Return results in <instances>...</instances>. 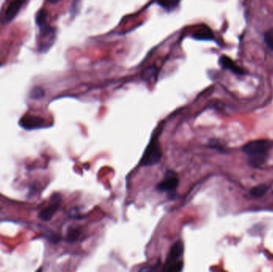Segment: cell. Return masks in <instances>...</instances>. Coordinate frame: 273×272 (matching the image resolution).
<instances>
[{
    "label": "cell",
    "mask_w": 273,
    "mask_h": 272,
    "mask_svg": "<svg viewBox=\"0 0 273 272\" xmlns=\"http://www.w3.org/2000/svg\"><path fill=\"white\" fill-rule=\"evenodd\" d=\"M45 124V120L40 117L34 116V115H26L21 118L19 121V125L23 129L26 130H35L43 127Z\"/></svg>",
    "instance_id": "cell-5"
},
{
    "label": "cell",
    "mask_w": 273,
    "mask_h": 272,
    "mask_svg": "<svg viewBox=\"0 0 273 272\" xmlns=\"http://www.w3.org/2000/svg\"><path fill=\"white\" fill-rule=\"evenodd\" d=\"M268 191V186L265 185H258L257 187L253 188L251 190V194L253 197H261L265 195L266 192Z\"/></svg>",
    "instance_id": "cell-10"
},
{
    "label": "cell",
    "mask_w": 273,
    "mask_h": 272,
    "mask_svg": "<svg viewBox=\"0 0 273 272\" xmlns=\"http://www.w3.org/2000/svg\"><path fill=\"white\" fill-rule=\"evenodd\" d=\"M184 244L182 240H178L172 246L167 260L161 272H181L183 268V261L180 258L183 256Z\"/></svg>",
    "instance_id": "cell-2"
},
{
    "label": "cell",
    "mask_w": 273,
    "mask_h": 272,
    "mask_svg": "<svg viewBox=\"0 0 273 272\" xmlns=\"http://www.w3.org/2000/svg\"><path fill=\"white\" fill-rule=\"evenodd\" d=\"M24 3V1H13L10 2L5 11L4 21L10 22L18 14V11Z\"/></svg>",
    "instance_id": "cell-8"
},
{
    "label": "cell",
    "mask_w": 273,
    "mask_h": 272,
    "mask_svg": "<svg viewBox=\"0 0 273 272\" xmlns=\"http://www.w3.org/2000/svg\"><path fill=\"white\" fill-rule=\"evenodd\" d=\"M179 184V178L176 172L167 170L162 181L157 186V189L160 192L171 193L175 191Z\"/></svg>",
    "instance_id": "cell-4"
},
{
    "label": "cell",
    "mask_w": 273,
    "mask_h": 272,
    "mask_svg": "<svg viewBox=\"0 0 273 272\" xmlns=\"http://www.w3.org/2000/svg\"><path fill=\"white\" fill-rule=\"evenodd\" d=\"M220 64L224 69H229L230 71L233 72L236 74L242 75L245 74V71L241 67L237 66L234 62L232 61L230 58L227 56H221L220 59Z\"/></svg>",
    "instance_id": "cell-7"
},
{
    "label": "cell",
    "mask_w": 273,
    "mask_h": 272,
    "mask_svg": "<svg viewBox=\"0 0 273 272\" xmlns=\"http://www.w3.org/2000/svg\"><path fill=\"white\" fill-rule=\"evenodd\" d=\"M162 152L157 139L151 140L141 160L142 166H152L161 161Z\"/></svg>",
    "instance_id": "cell-3"
},
{
    "label": "cell",
    "mask_w": 273,
    "mask_h": 272,
    "mask_svg": "<svg viewBox=\"0 0 273 272\" xmlns=\"http://www.w3.org/2000/svg\"><path fill=\"white\" fill-rule=\"evenodd\" d=\"M271 148V143L269 140H253L247 143L243 147V152L249 156L251 165L254 167L261 166L266 161L268 152Z\"/></svg>",
    "instance_id": "cell-1"
},
{
    "label": "cell",
    "mask_w": 273,
    "mask_h": 272,
    "mask_svg": "<svg viewBox=\"0 0 273 272\" xmlns=\"http://www.w3.org/2000/svg\"><path fill=\"white\" fill-rule=\"evenodd\" d=\"M265 42L269 49L273 51V28H270L265 33Z\"/></svg>",
    "instance_id": "cell-13"
},
{
    "label": "cell",
    "mask_w": 273,
    "mask_h": 272,
    "mask_svg": "<svg viewBox=\"0 0 273 272\" xmlns=\"http://www.w3.org/2000/svg\"><path fill=\"white\" fill-rule=\"evenodd\" d=\"M82 235V231L79 228H70L68 231V241L73 242L78 240V238Z\"/></svg>",
    "instance_id": "cell-11"
},
{
    "label": "cell",
    "mask_w": 273,
    "mask_h": 272,
    "mask_svg": "<svg viewBox=\"0 0 273 272\" xmlns=\"http://www.w3.org/2000/svg\"><path fill=\"white\" fill-rule=\"evenodd\" d=\"M194 37L195 39H201V40H209V39H212L213 35L208 27H205V28L202 29L201 31L195 33Z\"/></svg>",
    "instance_id": "cell-9"
},
{
    "label": "cell",
    "mask_w": 273,
    "mask_h": 272,
    "mask_svg": "<svg viewBox=\"0 0 273 272\" xmlns=\"http://www.w3.org/2000/svg\"><path fill=\"white\" fill-rule=\"evenodd\" d=\"M44 94H45V92L43 90V88L35 86L30 92V97L33 99H39L44 96Z\"/></svg>",
    "instance_id": "cell-12"
},
{
    "label": "cell",
    "mask_w": 273,
    "mask_h": 272,
    "mask_svg": "<svg viewBox=\"0 0 273 272\" xmlns=\"http://www.w3.org/2000/svg\"><path fill=\"white\" fill-rule=\"evenodd\" d=\"M157 4L161 6V7L166 9L167 10H172L175 9L176 6L179 4V2H173V1H169V2H158Z\"/></svg>",
    "instance_id": "cell-14"
},
{
    "label": "cell",
    "mask_w": 273,
    "mask_h": 272,
    "mask_svg": "<svg viewBox=\"0 0 273 272\" xmlns=\"http://www.w3.org/2000/svg\"><path fill=\"white\" fill-rule=\"evenodd\" d=\"M60 204V198L59 197H55V201H52V203L48 207H46L45 209L39 214V218L44 221H48L51 218L53 217L55 212L59 209Z\"/></svg>",
    "instance_id": "cell-6"
}]
</instances>
